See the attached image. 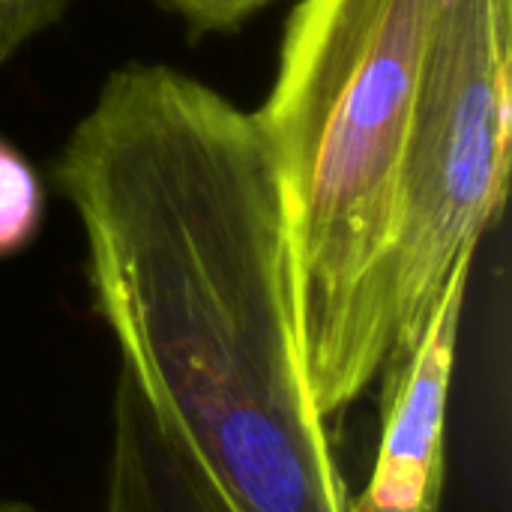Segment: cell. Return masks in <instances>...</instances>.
I'll return each instance as SVG.
<instances>
[{"instance_id":"6da1fadb","label":"cell","mask_w":512,"mask_h":512,"mask_svg":"<svg viewBox=\"0 0 512 512\" xmlns=\"http://www.w3.org/2000/svg\"><path fill=\"white\" fill-rule=\"evenodd\" d=\"M57 183L120 372L231 512H351L303 366L282 189L258 111L168 66L108 75Z\"/></svg>"},{"instance_id":"7a4b0ae2","label":"cell","mask_w":512,"mask_h":512,"mask_svg":"<svg viewBox=\"0 0 512 512\" xmlns=\"http://www.w3.org/2000/svg\"><path fill=\"white\" fill-rule=\"evenodd\" d=\"M447 0H300L258 111L285 210L297 330L324 420L393 351L399 174L426 48Z\"/></svg>"},{"instance_id":"3957f363","label":"cell","mask_w":512,"mask_h":512,"mask_svg":"<svg viewBox=\"0 0 512 512\" xmlns=\"http://www.w3.org/2000/svg\"><path fill=\"white\" fill-rule=\"evenodd\" d=\"M510 45L512 0L444 3L417 81L399 174L387 363L420 342L453 270L474 261L483 231L504 207Z\"/></svg>"},{"instance_id":"277c9868","label":"cell","mask_w":512,"mask_h":512,"mask_svg":"<svg viewBox=\"0 0 512 512\" xmlns=\"http://www.w3.org/2000/svg\"><path fill=\"white\" fill-rule=\"evenodd\" d=\"M471 264H459L420 342L378 375L381 441L351 512H438L447 474V408Z\"/></svg>"},{"instance_id":"5b68a950","label":"cell","mask_w":512,"mask_h":512,"mask_svg":"<svg viewBox=\"0 0 512 512\" xmlns=\"http://www.w3.org/2000/svg\"><path fill=\"white\" fill-rule=\"evenodd\" d=\"M102 512H231L126 372L117 375L111 399Z\"/></svg>"},{"instance_id":"8992f818","label":"cell","mask_w":512,"mask_h":512,"mask_svg":"<svg viewBox=\"0 0 512 512\" xmlns=\"http://www.w3.org/2000/svg\"><path fill=\"white\" fill-rule=\"evenodd\" d=\"M42 213V189L15 147L0 141V255L21 249Z\"/></svg>"},{"instance_id":"52a82bcc","label":"cell","mask_w":512,"mask_h":512,"mask_svg":"<svg viewBox=\"0 0 512 512\" xmlns=\"http://www.w3.org/2000/svg\"><path fill=\"white\" fill-rule=\"evenodd\" d=\"M66 0H0V63L48 24Z\"/></svg>"},{"instance_id":"ba28073f","label":"cell","mask_w":512,"mask_h":512,"mask_svg":"<svg viewBox=\"0 0 512 512\" xmlns=\"http://www.w3.org/2000/svg\"><path fill=\"white\" fill-rule=\"evenodd\" d=\"M195 30H228L273 0H162Z\"/></svg>"},{"instance_id":"9c48e42d","label":"cell","mask_w":512,"mask_h":512,"mask_svg":"<svg viewBox=\"0 0 512 512\" xmlns=\"http://www.w3.org/2000/svg\"><path fill=\"white\" fill-rule=\"evenodd\" d=\"M0 512H42V510H36V507H33V504H27V501L0 498Z\"/></svg>"}]
</instances>
